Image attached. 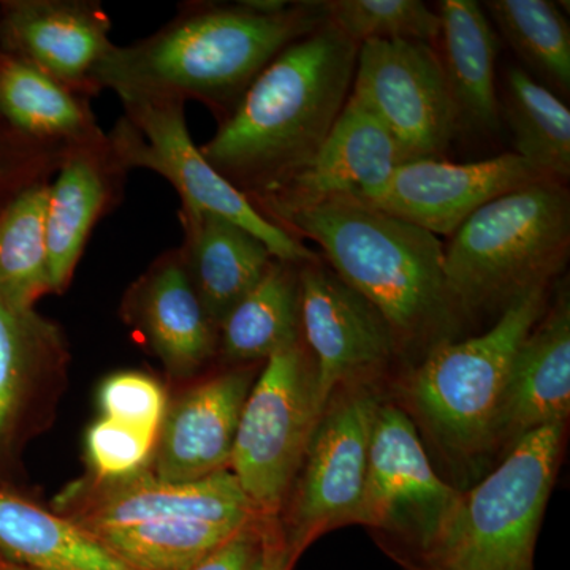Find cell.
<instances>
[{"mask_svg":"<svg viewBox=\"0 0 570 570\" xmlns=\"http://www.w3.org/2000/svg\"><path fill=\"white\" fill-rule=\"evenodd\" d=\"M325 22L322 2L292 3L279 13L255 10L246 0L183 6L153 36L115 45L97 71V94L197 100L224 121L279 52Z\"/></svg>","mask_w":570,"mask_h":570,"instance_id":"6da1fadb","label":"cell"},{"mask_svg":"<svg viewBox=\"0 0 570 570\" xmlns=\"http://www.w3.org/2000/svg\"><path fill=\"white\" fill-rule=\"evenodd\" d=\"M358 45L325 22L288 45L200 146L246 197L305 165L346 107Z\"/></svg>","mask_w":570,"mask_h":570,"instance_id":"7a4b0ae2","label":"cell"},{"mask_svg":"<svg viewBox=\"0 0 570 570\" xmlns=\"http://www.w3.org/2000/svg\"><path fill=\"white\" fill-rule=\"evenodd\" d=\"M284 230L324 249L330 268L387 322L397 348L431 351L455 340L463 313L445 275L436 235L358 200H336L288 217Z\"/></svg>","mask_w":570,"mask_h":570,"instance_id":"3957f363","label":"cell"},{"mask_svg":"<svg viewBox=\"0 0 570 570\" xmlns=\"http://www.w3.org/2000/svg\"><path fill=\"white\" fill-rule=\"evenodd\" d=\"M566 425L519 439L422 550L397 560L406 570H534V551L564 448Z\"/></svg>","mask_w":570,"mask_h":570,"instance_id":"277c9868","label":"cell"},{"mask_svg":"<svg viewBox=\"0 0 570 570\" xmlns=\"http://www.w3.org/2000/svg\"><path fill=\"white\" fill-rule=\"evenodd\" d=\"M570 247L564 183L543 179L478 209L444 249L445 275L463 313L504 309L532 288L549 287Z\"/></svg>","mask_w":570,"mask_h":570,"instance_id":"5b68a950","label":"cell"},{"mask_svg":"<svg viewBox=\"0 0 570 570\" xmlns=\"http://www.w3.org/2000/svg\"><path fill=\"white\" fill-rule=\"evenodd\" d=\"M546 307L547 287L517 296L489 332L438 344L404 381L409 411L449 460L471 463L498 448L510 367Z\"/></svg>","mask_w":570,"mask_h":570,"instance_id":"8992f818","label":"cell"},{"mask_svg":"<svg viewBox=\"0 0 570 570\" xmlns=\"http://www.w3.org/2000/svg\"><path fill=\"white\" fill-rule=\"evenodd\" d=\"M119 100L122 116L107 135L124 170L146 168L163 176L175 187L183 208L239 225L264 242L277 261L294 265L321 262L295 235L262 216L249 198L205 159L187 129L184 102L145 96Z\"/></svg>","mask_w":570,"mask_h":570,"instance_id":"52a82bcc","label":"cell"},{"mask_svg":"<svg viewBox=\"0 0 570 570\" xmlns=\"http://www.w3.org/2000/svg\"><path fill=\"white\" fill-rule=\"evenodd\" d=\"M322 412L302 341L269 356L243 407L228 468L261 515H281Z\"/></svg>","mask_w":570,"mask_h":570,"instance_id":"ba28073f","label":"cell"},{"mask_svg":"<svg viewBox=\"0 0 570 570\" xmlns=\"http://www.w3.org/2000/svg\"><path fill=\"white\" fill-rule=\"evenodd\" d=\"M379 403L371 384L341 387L326 403L279 515L296 560L325 532L356 524Z\"/></svg>","mask_w":570,"mask_h":570,"instance_id":"9c48e42d","label":"cell"},{"mask_svg":"<svg viewBox=\"0 0 570 570\" xmlns=\"http://www.w3.org/2000/svg\"><path fill=\"white\" fill-rule=\"evenodd\" d=\"M461 491L439 478L417 425L403 407L379 403L371 434L365 490L356 524L392 540L396 560L436 535Z\"/></svg>","mask_w":570,"mask_h":570,"instance_id":"30bf717a","label":"cell"},{"mask_svg":"<svg viewBox=\"0 0 570 570\" xmlns=\"http://www.w3.org/2000/svg\"><path fill=\"white\" fill-rule=\"evenodd\" d=\"M351 97L384 124L412 160L438 159L459 129L441 56L425 41L360 45Z\"/></svg>","mask_w":570,"mask_h":570,"instance_id":"8fae6325","label":"cell"},{"mask_svg":"<svg viewBox=\"0 0 570 570\" xmlns=\"http://www.w3.org/2000/svg\"><path fill=\"white\" fill-rule=\"evenodd\" d=\"M412 160L373 112L348 97L321 148L295 171L249 195L257 212L283 224L336 200L366 202L400 165Z\"/></svg>","mask_w":570,"mask_h":570,"instance_id":"7c38bea8","label":"cell"},{"mask_svg":"<svg viewBox=\"0 0 570 570\" xmlns=\"http://www.w3.org/2000/svg\"><path fill=\"white\" fill-rule=\"evenodd\" d=\"M69 363L61 326L0 295V487L17 478L29 442L51 425Z\"/></svg>","mask_w":570,"mask_h":570,"instance_id":"4fadbf2b","label":"cell"},{"mask_svg":"<svg viewBox=\"0 0 570 570\" xmlns=\"http://www.w3.org/2000/svg\"><path fill=\"white\" fill-rule=\"evenodd\" d=\"M299 322L313 351L322 411L336 390L370 384L397 352L376 307L322 262L299 266Z\"/></svg>","mask_w":570,"mask_h":570,"instance_id":"5bb4252c","label":"cell"},{"mask_svg":"<svg viewBox=\"0 0 570 570\" xmlns=\"http://www.w3.org/2000/svg\"><path fill=\"white\" fill-rule=\"evenodd\" d=\"M67 519L92 532L171 519L242 528L261 515L230 469L193 482H165L151 471L118 480L86 479L62 494Z\"/></svg>","mask_w":570,"mask_h":570,"instance_id":"9a60e30c","label":"cell"},{"mask_svg":"<svg viewBox=\"0 0 570 570\" xmlns=\"http://www.w3.org/2000/svg\"><path fill=\"white\" fill-rule=\"evenodd\" d=\"M543 179L550 178L515 153L466 164L415 159L400 165L365 204L430 234L452 236L482 206Z\"/></svg>","mask_w":570,"mask_h":570,"instance_id":"2e32d148","label":"cell"},{"mask_svg":"<svg viewBox=\"0 0 570 570\" xmlns=\"http://www.w3.org/2000/svg\"><path fill=\"white\" fill-rule=\"evenodd\" d=\"M111 21L91 0H2L0 52L29 62L92 99L115 43Z\"/></svg>","mask_w":570,"mask_h":570,"instance_id":"e0dca14e","label":"cell"},{"mask_svg":"<svg viewBox=\"0 0 570 570\" xmlns=\"http://www.w3.org/2000/svg\"><path fill=\"white\" fill-rule=\"evenodd\" d=\"M257 365H236L205 379L167 409L153 475L193 482L230 468L239 417L258 374Z\"/></svg>","mask_w":570,"mask_h":570,"instance_id":"ac0fdd59","label":"cell"},{"mask_svg":"<svg viewBox=\"0 0 570 570\" xmlns=\"http://www.w3.org/2000/svg\"><path fill=\"white\" fill-rule=\"evenodd\" d=\"M122 314L171 377L194 376L219 352V328L206 313L178 247L138 277L124 298Z\"/></svg>","mask_w":570,"mask_h":570,"instance_id":"d6986e66","label":"cell"},{"mask_svg":"<svg viewBox=\"0 0 570 570\" xmlns=\"http://www.w3.org/2000/svg\"><path fill=\"white\" fill-rule=\"evenodd\" d=\"M127 171L108 135L71 146L52 176L47 206L48 264L52 294L69 288L94 227L118 206Z\"/></svg>","mask_w":570,"mask_h":570,"instance_id":"ffe728a7","label":"cell"},{"mask_svg":"<svg viewBox=\"0 0 570 570\" xmlns=\"http://www.w3.org/2000/svg\"><path fill=\"white\" fill-rule=\"evenodd\" d=\"M570 412V299L561 291L524 337L499 407L497 445L509 449L532 431L566 425Z\"/></svg>","mask_w":570,"mask_h":570,"instance_id":"44dd1931","label":"cell"},{"mask_svg":"<svg viewBox=\"0 0 570 570\" xmlns=\"http://www.w3.org/2000/svg\"><path fill=\"white\" fill-rule=\"evenodd\" d=\"M178 216L184 232L178 247L184 266L206 313L219 328L277 258L257 236L223 217L183 206Z\"/></svg>","mask_w":570,"mask_h":570,"instance_id":"7402d4cb","label":"cell"},{"mask_svg":"<svg viewBox=\"0 0 570 570\" xmlns=\"http://www.w3.org/2000/svg\"><path fill=\"white\" fill-rule=\"evenodd\" d=\"M0 119L22 137L63 148L107 135L89 97L6 52H0Z\"/></svg>","mask_w":570,"mask_h":570,"instance_id":"603a6c76","label":"cell"},{"mask_svg":"<svg viewBox=\"0 0 570 570\" xmlns=\"http://www.w3.org/2000/svg\"><path fill=\"white\" fill-rule=\"evenodd\" d=\"M0 560L32 570H134L92 532L3 487Z\"/></svg>","mask_w":570,"mask_h":570,"instance_id":"cb8c5ba5","label":"cell"},{"mask_svg":"<svg viewBox=\"0 0 570 570\" xmlns=\"http://www.w3.org/2000/svg\"><path fill=\"white\" fill-rule=\"evenodd\" d=\"M444 58H441L461 121L475 129L499 126L494 63L498 36L474 0H444L439 7Z\"/></svg>","mask_w":570,"mask_h":570,"instance_id":"d4e9b609","label":"cell"},{"mask_svg":"<svg viewBox=\"0 0 570 570\" xmlns=\"http://www.w3.org/2000/svg\"><path fill=\"white\" fill-rule=\"evenodd\" d=\"M299 266L275 261L219 326V352L234 365L266 362L302 341Z\"/></svg>","mask_w":570,"mask_h":570,"instance_id":"484cf974","label":"cell"},{"mask_svg":"<svg viewBox=\"0 0 570 570\" xmlns=\"http://www.w3.org/2000/svg\"><path fill=\"white\" fill-rule=\"evenodd\" d=\"M50 183L33 184L0 209V295L26 309L52 294L47 243Z\"/></svg>","mask_w":570,"mask_h":570,"instance_id":"4316f807","label":"cell"},{"mask_svg":"<svg viewBox=\"0 0 570 570\" xmlns=\"http://www.w3.org/2000/svg\"><path fill=\"white\" fill-rule=\"evenodd\" d=\"M517 153L554 181L570 176V111L530 71L510 67L502 105Z\"/></svg>","mask_w":570,"mask_h":570,"instance_id":"83f0119b","label":"cell"},{"mask_svg":"<svg viewBox=\"0 0 570 570\" xmlns=\"http://www.w3.org/2000/svg\"><path fill=\"white\" fill-rule=\"evenodd\" d=\"M238 530L208 520L171 519L94 535L134 570H190Z\"/></svg>","mask_w":570,"mask_h":570,"instance_id":"f1b7e54d","label":"cell"},{"mask_svg":"<svg viewBox=\"0 0 570 570\" xmlns=\"http://www.w3.org/2000/svg\"><path fill=\"white\" fill-rule=\"evenodd\" d=\"M491 20L510 47L560 91L570 88V28L549 0H490Z\"/></svg>","mask_w":570,"mask_h":570,"instance_id":"f546056e","label":"cell"},{"mask_svg":"<svg viewBox=\"0 0 570 570\" xmlns=\"http://www.w3.org/2000/svg\"><path fill=\"white\" fill-rule=\"evenodd\" d=\"M326 22L355 45L371 40L433 43L441 18L420 0H332L322 2Z\"/></svg>","mask_w":570,"mask_h":570,"instance_id":"4dcf8cb0","label":"cell"},{"mask_svg":"<svg viewBox=\"0 0 570 570\" xmlns=\"http://www.w3.org/2000/svg\"><path fill=\"white\" fill-rule=\"evenodd\" d=\"M159 434L99 419L86 433V459L92 479L118 480L145 471L153 461Z\"/></svg>","mask_w":570,"mask_h":570,"instance_id":"1f68e13d","label":"cell"},{"mask_svg":"<svg viewBox=\"0 0 570 570\" xmlns=\"http://www.w3.org/2000/svg\"><path fill=\"white\" fill-rule=\"evenodd\" d=\"M102 417L159 434L168 401L160 382L137 371L111 374L99 390Z\"/></svg>","mask_w":570,"mask_h":570,"instance_id":"d6a6232c","label":"cell"},{"mask_svg":"<svg viewBox=\"0 0 570 570\" xmlns=\"http://www.w3.org/2000/svg\"><path fill=\"white\" fill-rule=\"evenodd\" d=\"M67 149L22 137L0 119V209L33 184L50 183Z\"/></svg>","mask_w":570,"mask_h":570,"instance_id":"836d02e7","label":"cell"},{"mask_svg":"<svg viewBox=\"0 0 570 570\" xmlns=\"http://www.w3.org/2000/svg\"><path fill=\"white\" fill-rule=\"evenodd\" d=\"M279 530V517H254L190 570H261Z\"/></svg>","mask_w":570,"mask_h":570,"instance_id":"e575fe53","label":"cell"},{"mask_svg":"<svg viewBox=\"0 0 570 570\" xmlns=\"http://www.w3.org/2000/svg\"><path fill=\"white\" fill-rule=\"evenodd\" d=\"M296 561L298 560H296L292 551L288 550L287 543H285L283 530H279L276 538L273 539L272 546H269L261 570H292Z\"/></svg>","mask_w":570,"mask_h":570,"instance_id":"d590c367","label":"cell"},{"mask_svg":"<svg viewBox=\"0 0 570 570\" xmlns=\"http://www.w3.org/2000/svg\"><path fill=\"white\" fill-rule=\"evenodd\" d=\"M0 570H32L22 568V566L11 564L9 561L0 560Z\"/></svg>","mask_w":570,"mask_h":570,"instance_id":"8d00e7d4","label":"cell"}]
</instances>
